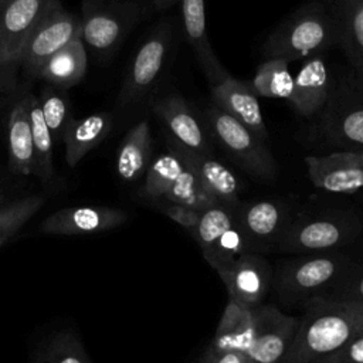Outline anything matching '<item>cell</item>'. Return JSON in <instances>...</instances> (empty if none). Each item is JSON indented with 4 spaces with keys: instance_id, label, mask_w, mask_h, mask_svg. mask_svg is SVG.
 <instances>
[{
    "instance_id": "obj_8",
    "label": "cell",
    "mask_w": 363,
    "mask_h": 363,
    "mask_svg": "<svg viewBox=\"0 0 363 363\" xmlns=\"http://www.w3.org/2000/svg\"><path fill=\"white\" fill-rule=\"evenodd\" d=\"M173 43V26L167 20L157 23L139 45L118 94L122 109L139 104L155 86L166 65Z\"/></svg>"
},
{
    "instance_id": "obj_9",
    "label": "cell",
    "mask_w": 363,
    "mask_h": 363,
    "mask_svg": "<svg viewBox=\"0 0 363 363\" xmlns=\"http://www.w3.org/2000/svg\"><path fill=\"white\" fill-rule=\"evenodd\" d=\"M81 34V18L67 11L61 3L55 4L35 26L24 43L18 64L24 75L35 78L48 57Z\"/></svg>"
},
{
    "instance_id": "obj_4",
    "label": "cell",
    "mask_w": 363,
    "mask_h": 363,
    "mask_svg": "<svg viewBox=\"0 0 363 363\" xmlns=\"http://www.w3.org/2000/svg\"><path fill=\"white\" fill-rule=\"evenodd\" d=\"M309 135L320 146L363 150V86L352 69L330 86L326 106Z\"/></svg>"
},
{
    "instance_id": "obj_26",
    "label": "cell",
    "mask_w": 363,
    "mask_h": 363,
    "mask_svg": "<svg viewBox=\"0 0 363 363\" xmlns=\"http://www.w3.org/2000/svg\"><path fill=\"white\" fill-rule=\"evenodd\" d=\"M28 113L33 135V150H34V176L41 180L43 184H48L54 179L52 164V138L45 125L41 113V108L37 96L28 92Z\"/></svg>"
},
{
    "instance_id": "obj_32",
    "label": "cell",
    "mask_w": 363,
    "mask_h": 363,
    "mask_svg": "<svg viewBox=\"0 0 363 363\" xmlns=\"http://www.w3.org/2000/svg\"><path fill=\"white\" fill-rule=\"evenodd\" d=\"M163 201L182 204L199 211H204L220 203L214 194L186 166L172 189L164 196Z\"/></svg>"
},
{
    "instance_id": "obj_44",
    "label": "cell",
    "mask_w": 363,
    "mask_h": 363,
    "mask_svg": "<svg viewBox=\"0 0 363 363\" xmlns=\"http://www.w3.org/2000/svg\"><path fill=\"white\" fill-rule=\"evenodd\" d=\"M4 1H7V0H0V6H1Z\"/></svg>"
},
{
    "instance_id": "obj_1",
    "label": "cell",
    "mask_w": 363,
    "mask_h": 363,
    "mask_svg": "<svg viewBox=\"0 0 363 363\" xmlns=\"http://www.w3.org/2000/svg\"><path fill=\"white\" fill-rule=\"evenodd\" d=\"M363 333V302L313 299L303 306L282 363H320Z\"/></svg>"
},
{
    "instance_id": "obj_31",
    "label": "cell",
    "mask_w": 363,
    "mask_h": 363,
    "mask_svg": "<svg viewBox=\"0 0 363 363\" xmlns=\"http://www.w3.org/2000/svg\"><path fill=\"white\" fill-rule=\"evenodd\" d=\"M258 326V306L248 309L241 322L233 329L214 333V337L208 346L213 352H237L244 354L247 359L252 352L255 335Z\"/></svg>"
},
{
    "instance_id": "obj_11",
    "label": "cell",
    "mask_w": 363,
    "mask_h": 363,
    "mask_svg": "<svg viewBox=\"0 0 363 363\" xmlns=\"http://www.w3.org/2000/svg\"><path fill=\"white\" fill-rule=\"evenodd\" d=\"M312 184L328 193L352 194L363 190V150H335L305 157Z\"/></svg>"
},
{
    "instance_id": "obj_21",
    "label": "cell",
    "mask_w": 363,
    "mask_h": 363,
    "mask_svg": "<svg viewBox=\"0 0 363 363\" xmlns=\"http://www.w3.org/2000/svg\"><path fill=\"white\" fill-rule=\"evenodd\" d=\"M9 169L18 176L34 173L33 135L28 113V92H23L7 116Z\"/></svg>"
},
{
    "instance_id": "obj_30",
    "label": "cell",
    "mask_w": 363,
    "mask_h": 363,
    "mask_svg": "<svg viewBox=\"0 0 363 363\" xmlns=\"http://www.w3.org/2000/svg\"><path fill=\"white\" fill-rule=\"evenodd\" d=\"M235 223V208L225 204H216L201 211L199 227L193 235L204 259L211 254L223 234Z\"/></svg>"
},
{
    "instance_id": "obj_38",
    "label": "cell",
    "mask_w": 363,
    "mask_h": 363,
    "mask_svg": "<svg viewBox=\"0 0 363 363\" xmlns=\"http://www.w3.org/2000/svg\"><path fill=\"white\" fill-rule=\"evenodd\" d=\"M320 363H363V333L353 337L340 350Z\"/></svg>"
},
{
    "instance_id": "obj_27",
    "label": "cell",
    "mask_w": 363,
    "mask_h": 363,
    "mask_svg": "<svg viewBox=\"0 0 363 363\" xmlns=\"http://www.w3.org/2000/svg\"><path fill=\"white\" fill-rule=\"evenodd\" d=\"M183 169L184 164L182 160L169 150L156 156L145 173V180L139 190V196L152 203L163 200Z\"/></svg>"
},
{
    "instance_id": "obj_10",
    "label": "cell",
    "mask_w": 363,
    "mask_h": 363,
    "mask_svg": "<svg viewBox=\"0 0 363 363\" xmlns=\"http://www.w3.org/2000/svg\"><path fill=\"white\" fill-rule=\"evenodd\" d=\"M291 220V210L281 200L241 201L235 208V224L250 252L262 254L275 250Z\"/></svg>"
},
{
    "instance_id": "obj_20",
    "label": "cell",
    "mask_w": 363,
    "mask_h": 363,
    "mask_svg": "<svg viewBox=\"0 0 363 363\" xmlns=\"http://www.w3.org/2000/svg\"><path fill=\"white\" fill-rule=\"evenodd\" d=\"M330 86L325 57L316 54L302 65L294 78L288 102L302 118L318 116L326 106Z\"/></svg>"
},
{
    "instance_id": "obj_28",
    "label": "cell",
    "mask_w": 363,
    "mask_h": 363,
    "mask_svg": "<svg viewBox=\"0 0 363 363\" xmlns=\"http://www.w3.org/2000/svg\"><path fill=\"white\" fill-rule=\"evenodd\" d=\"M43 118L51 133L54 143H61L68 125L72 122L71 104L67 91L51 85H44L37 96Z\"/></svg>"
},
{
    "instance_id": "obj_25",
    "label": "cell",
    "mask_w": 363,
    "mask_h": 363,
    "mask_svg": "<svg viewBox=\"0 0 363 363\" xmlns=\"http://www.w3.org/2000/svg\"><path fill=\"white\" fill-rule=\"evenodd\" d=\"M336 26L337 47L352 68L363 60V0H323Z\"/></svg>"
},
{
    "instance_id": "obj_23",
    "label": "cell",
    "mask_w": 363,
    "mask_h": 363,
    "mask_svg": "<svg viewBox=\"0 0 363 363\" xmlns=\"http://www.w3.org/2000/svg\"><path fill=\"white\" fill-rule=\"evenodd\" d=\"M112 126L113 116L109 112H96L81 119L74 118L62 138L67 164L75 167L84 156L106 139Z\"/></svg>"
},
{
    "instance_id": "obj_15",
    "label": "cell",
    "mask_w": 363,
    "mask_h": 363,
    "mask_svg": "<svg viewBox=\"0 0 363 363\" xmlns=\"http://www.w3.org/2000/svg\"><path fill=\"white\" fill-rule=\"evenodd\" d=\"M126 211L108 206H75L51 213L43 220L40 230L54 235L98 234L122 225Z\"/></svg>"
},
{
    "instance_id": "obj_43",
    "label": "cell",
    "mask_w": 363,
    "mask_h": 363,
    "mask_svg": "<svg viewBox=\"0 0 363 363\" xmlns=\"http://www.w3.org/2000/svg\"><path fill=\"white\" fill-rule=\"evenodd\" d=\"M4 203V194L0 191V206Z\"/></svg>"
},
{
    "instance_id": "obj_37",
    "label": "cell",
    "mask_w": 363,
    "mask_h": 363,
    "mask_svg": "<svg viewBox=\"0 0 363 363\" xmlns=\"http://www.w3.org/2000/svg\"><path fill=\"white\" fill-rule=\"evenodd\" d=\"M152 204L156 210H159L167 218H170L172 221L179 224L182 228H184L191 237L194 235V233L199 227V223H200L201 211L186 207V206H182V204L163 201V200L162 201H155Z\"/></svg>"
},
{
    "instance_id": "obj_18",
    "label": "cell",
    "mask_w": 363,
    "mask_h": 363,
    "mask_svg": "<svg viewBox=\"0 0 363 363\" xmlns=\"http://www.w3.org/2000/svg\"><path fill=\"white\" fill-rule=\"evenodd\" d=\"M210 94L216 106L247 126L259 139L268 142V129L261 113L258 96L251 88L250 81H241L228 75L211 86Z\"/></svg>"
},
{
    "instance_id": "obj_17",
    "label": "cell",
    "mask_w": 363,
    "mask_h": 363,
    "mask_svg": "<svg viewBox=\"0 0 363 363\" xmlns=\"http://www.w3.org/2000/svg\"><path fill=\"white\" fill-rule=\"evenodd\" d=\"M152 112L164 125L166 133L182 145L211 153V143L190 104L180 94L159 96L150 104Z\"/></svg>"
},
{
    "instance_id": "obj_22",
    "label": "cell",
    "mask_w": 363,
    "mask_h": 363,
    "mask_svg": "<svg viewBox=\"0 0 363 363\" xmlns=\"http://www.w3.org/2000/svg\"><path fill=\"white\" fill-rule=\"evenodd\" d=\"M86 67L88 57L85 44L82 35H78L48 57L40 67L35 78L43 79L47 85L68 91L84 79Z\"/></svg>"
},
{
    "instance_id": "obj_3",
    "label": "cell",
    "mask_w": 363,
    "mask_h": 363,
    "mask_svg": "<svg viewBox=\"0 0 363 363\" xmlns=\"http://www.w3.org/2000/svg\"><path fill=\"white\" fill-rule=\"evenodd\" d=\"M354 259L340 251L299 254L285 259L274 274L272 286L281 305L302 308L323 298Z\"/></svg>"
},
{
    "instance_id": "obj_33",
    "label": "cell",
    "mask_w": 363,
    "mask_h": 363,
    "mask_svg": "<svg viewBox=\"0 0 363 363\" xmlns=\"http://www.w3.org/2000/svg\"><path fill=\"white\" fill-rule=\"evenodd\" d=\"M33 363H92L79 337L68 330L55 333L37 352Z\"/></svg>"
},
{
    "instance_id": "obj_7",
    "label": "cell",
    "mask_w": 363,
    "mask_h": 363,
    "mask_svg": "<svg viewBox=\"0 0 363 363\" xmlns=\"http://www.w3.org/2000/svg\"><path fill=\"white\" fill-rule=\"evenodd\" d=\"M143 14L145 6L139 0H84L79 16L84 44L99 57H109Z\"/></svg>"
},
{
    "instance_id": "obj_42",
    "label": "cell",
    "mask_w": 363,
    "mask_h": 363,
    "mask_svg": "<svg viewBox=\"0 0 363 363\" xmlns=\"http://www.w3.org/2000/svg\"><path fill=\"white\" fill-rule=\"evenodd\" d=\"M352 71H353L354 77L357 78V81L360 82V85L363 86V60H362L356 67H353Z\"/></svg>"
},
{
    "instance_id": "obj_24",
    "label": "cell",
    "mask_w": 363,
    "mask_h": 363,
    "mask_svg": "<svg viewBox=\"0 0 363 363\" xmlns=\"http://www.w3.org/2000/svg\"><path fill=\"white\" fill-rule=\"evenodd\" d=\"M153 155V138L149 121H138L122 139L116 155V173L123 182H136L145 176Z\"/></svg>"
},
{
    "instance_id": "obj_19",
    "label": "cell",
    "mask_w": 363,
    "mask_h": 363,
    "mask_svg": "<svg viewBox=\"0 0 363 363\" xmlns=\"http://www.w3.org/2000/svg\"><path fill=\"white\" fill-rule=\"evenodd\" d=\"M180 10L184 38L211 88L228 77L230 72L220 62L211 47L206 26L204 0H180Z\"/></svg>"
},
{
    "instance_id": "obj_35",
    "label": "cell",
    "mask_w": 363,
    "mask_h": 363,
    "mask_svg": "<svg viewBox=\"0 0 363 363\" xmlns=\"http://www.w3.org/2000/svg\"><path fill=\"white\" fill-rule=\"evenodd\" d=\"M244 252H248L247 244L240 228L234 223L218 240L206 261L223 279Z\"/></svg>"
},
{
    "instance_id": "obj_2",
    "label": "cell",
    "mask_w": 363,
    "mask_h": 363,
    "mask_svg": "<svg viewBox=\"0 0 363 363\" xmlns=\"http://www.w3.org/2000/svg\"><path fill=\"white\" fill-rule=\"evenodd\" d=\"M337 45L333 17L323 0L311 1L296 9L261 47L265 60L292 62Z\"/></svg>"
},
{
    "instance_id": "obj_14",
    "label": "cell",
    "mask_w": 363,
    "mask_h": 363,
    "mask_svg": "<svg viewBox=\"0 0 363 363\" xmlns=\"http://www.w3.org/2000/svg\"><path fill=\"white\" fill-rule=\"evenodd\" d=\"M298 316L282 312L275 305L258 306V326L250 363H282L296 333Z\"/></svg>"
},
{
    "instance_id": "obj_13",
    "label": "cell",
    "mask_w": 363,
    "mask_h": 363,
    "mask_svg": "<svg viewBox=\"0 0 363 363\" xmlns=\"http://www.w3.org/2000/svg\"><path fill=\"white\" fill-rule=\"evenodd\" d=\"M61 0H7L0 6V58L18 62L24 43L38 21ZM20 65V64H18Z\"/></svg>"
},
{
    "instance_id": "obj_34",
    "label": "cell",
    "mask_w": 363,
    "mask_h": 363,
    "mask_svg": "<svg viewBox=\"0 0 363 363\" xmlns=\"http://www.w3.org/2000/svg\"><path fill=\"white\" fill-rule=\"evenodd\" d=\"M44 200L43 196L33 194L0 206V247L43 207Z\"/></svg>"
},
{
    "instance_id": "obj_40",
    "label": "cell",
    "mask_w": 363,
    "mask_h": 363,
    "mask_svg": "<svg viewBox=\"0 0 363 363\" xmlns=\"http://www.w3.org/2000/svg\"><path fill=\"white\" fill-rule=\"evenodd\" d=\"M201 363H250L248 359L237 352H206Z\"/></svg>"
},
{
    "instance_id": "obj_12",
    "label": "cell",
    "mask_w": 363,
    "mask_h": 363,
    "mask_svg": "<svg viewBox=\"0 0 363 363\" xmlns=\"http://www.w3.org/2000/svg\"><path fill=\"white\" fill-rule=\"evenodd\" d=\"M167 150L174 153L182 163L214 194V197L228 207L237 208L241 203V183L237 176L216 160L211 153L190 149L164 132Z\"/></svg>"
},
{
    "instance_id": "obj_16",
    "label": "cell",
    "mask_w": 363,
    "mask_h": 363,
    "mask_svg": "<svg viewBox=\"0 0 363 363\" xmlns=\"http://www.w3.org/2000/svg\"><path fill=\"white\" fill-rule=\"evenodd\" d=\"M274 272L267 258L258 252H244L221 279L228 296H233L247 308L264 303L271 286Z\"/></svg>"
},
{
    "instance_id": "obj_41",
    "label": "cell",
    "mask_w": 363,
    "mask_h": 363,
    "mask_svg": "<svg viewBox=\"0 0 363 363\" xmlns=\"http://www.w3.org/2000/svg\"><path fill=\"white\" fill-rule=\"evenodd\" d=\"M177 1H180V0H152V4L157 11H163L169 7H172Z\"/></svg>"
},
{
    "instance_id": "obj_5",
    "label": "cell",
    "mask_w": 363,
    "mask_h": 363,
    "mask_svg": "<svg viewBox=\"0 0 363 363\" xmlns=\"http://www.w3.org/2000/svg\"><path fill=\"white\" fill-rule=\"evenodd\" d=\"M363 230L360 216L353 210L330 208L292 217L275 250L288 254L339 251Z\"/></svg>"
},
{
    "instance_id": "obj_39",
    "label": "cell",
    "mask_w": 363,
    "mask_h": 363,
    "mask_svg": "<svg viewBox=\"0 0 363 363\" xmlns=\"http://www.w3.org/2000/svg\"><path fill=\"white\" fill-rule=\"evenodd\" d=\"M18 62L0 58V94L13 92L18 88Z\"/></svg>"
},
{
    "instance_id": "obj_29",
    "label": "cell",
    "mask_w": 363,
    "mask_h": 363,
    "mask_svg": "<svg viewBox=\"0 0 363 363\" xmlns=\"http://www.w3.org/2000/svg\"><path fill=\"white\" fill-rule=\"evenodd\" d=\"M250 85L258 98H285L288 101L294 78L289 74L288 62L282 60H265L258 65Z\"/></svg>"
},
{
    "instance_id": "obj_36",
    "label": "cell",
    "mask_w": 363,
    "mask_h": 363,
    "mask_svg": "<svg viewBox=\"0 0 363 363\" xmlns=\"http://www.w3.org/2000/svg\"><path fill=\"white\" fill-rule=\"evenodd\" d=\"M322 299L363 302V262L354 261Z\"/></svg>"
},
{
    "instance_id": "obj_6",
    "label": "cell",
    "mask_w": 363,
    "mask_h": 363,
    "mask_svg": "<svg viewBox=\"0 0 363 363\" xmlns=\"http://www.w3.org/2000/svg\"><path fill=\"white\" fill-rule=\"evenodd\" d=\"M204 121L211 138L248 176L262 182L275 180L277 163L267 142L214 104L207 106Z\"/></svg>"
}]
</instances>
